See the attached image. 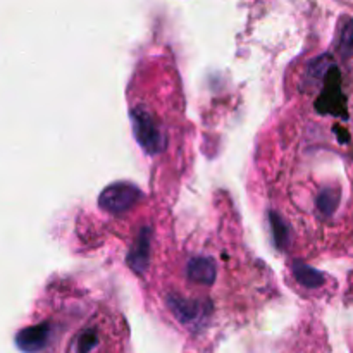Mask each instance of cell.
<instances>
[{
	"label": "cell",
	"instance_id": "1",
	"mask_svg": "<svg viewBox=\"0 0 353 353\" xmlns=\"http://www.w3.org/2000/svg\"><path fill=\"white\" fill-rule=\"evenodd\" d=\"M24 353H131L126 317L81 283L61 285L43 316L17 334Z\"/></svg>",
	"mask_w": 353,
	"mask_h": 353
}]
</instances>
